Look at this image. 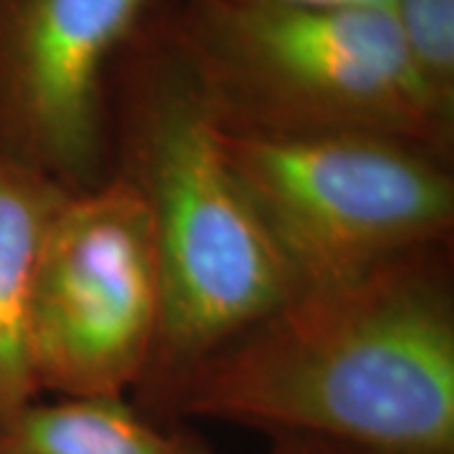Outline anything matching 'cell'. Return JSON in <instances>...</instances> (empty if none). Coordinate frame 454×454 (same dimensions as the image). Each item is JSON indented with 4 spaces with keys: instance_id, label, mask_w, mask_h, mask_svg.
I'll return each mask as SVG.
<instances>
[{
    "instance_id": "5",
    "label": "cell",
    "mask_w": 454,
    "mask_h": 454,
    "mask_svg": "<svg viewBox=\"0 0 454 454\" xmlns=\"http://www.w3.org/2000/svg\"><path fill=\"white\" fill-rule=\"evenodd\" d=\"M162 273L145 202L106 175L68 192L33 265L28 351L38 394L124 396L154 358Z\"/></svg>"
},
{
    "instance_id": "11",
    "label": "cell",
    "mask_w": 454,
    "mask_h": 454,
    "mask_svg": "<svg viewBox=\"0 0 454 454\" xmlns=\"http://www.w3.org/2000/svg\"><path fill=\"white\" fill-rule=\"evenodd\" d=\"M265 454H356L346 447L310 437H270V450Z\"/></svg>"
},
{
    "instance_id": "9",
    "label": "cell",
    "mask_w": 454,
    "mask_h": 454,
    "mask_svg": "<svg viewBox=\"0 0 454 454\" xmlns=\"http://www.w3.org/2000/svg\"><path fill=\"white\" fill-rule=\"evenodd\" d=\"M391 18L427 91L454 114V0H391Z\"/></svg>"
},
{
    "instance_id": "1",
    "label": "cell",
    "mask_w": 454,
    "mask_h": 454,
    "mask_svg": "<svg viewBox=\"0 0 454 454\" xmlns=\"http://www.w3.org/2000/svg\"><path fill=\"white\" fill-rule=\"evenodd\" d=\"M142 411L356 454H454L452 243L295 288Z\"/></svg>"
},
{
    "instance_id": "3",
    "label": "cell",
    "mask_w": 454,
    "mask_h": 454,
    "mask_svg": "<svg viewBox=\"0 0 454 454\" xmlns=\"http://www.w3.org/2000/svg\"><path fill=\"white\" fill-rule=\"evenodd\" d=\"M162 20L225 134L379 131L454 160V114L427 91L387 11L164 0Z\"/></svg>"
},
{
    "instance_id": "8",
    "label": "cell",
    "mask_w": 454,
    "mask_h": 454,
    "mask_svg": "<svg viewBox=\"0 0 454 454\" xmlns=\"http://www.w3.org/2000/svg\"><path fill=\"white\" fill-rule=\"evenodd\" d=\"M0 454H212L184 432L162 429L124 396L31 402L0 424Z\"/></svg>"
},
{
    "instance_id": "6",
    "label": "cell",
    "mask_w": 454,
    "mask_h": 454,
    "mask_svg": "<svg viewBox=\"0 0 454 454\" xmlns=\"http://www.w3.org/2000/svg\"><path fill=\"white\" fill-rule=\"evenodd\" d=\"M164 0H0V157L79 192L109 175L106 79Z\"/></svg>"
},
{
    "instance_id": "4",
    "label": "cell",
    "mask_w": 454,
    "mask_h": 454,
    "mask_svg": "<svg viewBox=\"0 0 454 454\" xmlns=\"http://www.w3.org/2000/svg\"><path fill=\"white\" fill-rule=\"evenodd\" d=\"M220 134L225 160L293 291L452 243V157L379 131Z\"/></svg>"
},
{
    "instance_id": "2",
    "label": "cell",
    "mask_w": 454,
    "mask_h": 454,
    "mask_svg": "<svg viewBox=\"0 0 454 454\" xmlns=\"http://www.w3.org/2000/svg\"><path fill=\"white\" fill-rule=\"evenodd\" d=\"M109 175L145 202L162 273V328L142 406L293 293L286 265L232 175L207 101L162 20L119 51L106 79Z\"/></svg>"
},
{
    "instance_id": "10",
    "label": "cell",
    "mask_w": 454,
    "mask_h": 454,
    "mask_svg": "<svg viewBox=\"0 0 454 454\" xmlns=\"http://www.w3.org/2000/svg\"><path fill=\"white\" fill-rule=\"evenodd\" d=\"M238 5H268V8H316V11H387L391 0H223Z\"/></svg>"
},
{
    "instance_id": "7",
    "label": "cell",
    "mask_w": 454,
    "mask_h": 454,
    "mask_svg": "<svg viewBox=\"0 0 454 454\" xmlns=\"http://www.w3.org/2000/svg\"><path fill=\"white\" fill-rule=\"evenodd\" d=\"M71 190L0 157V424L41 394L28 351V301L38 245Z\"/></svg>"
}]
</instances>
